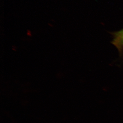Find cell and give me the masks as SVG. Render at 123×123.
I'll list each match as a JSON object with an SVG mask.
<instances>
[{"mask_svg": "<svg viewBox=\"0 0 123 123\" xmlns=\"http://www.w3.org/2000/svg\"><path fill=\"white\" fill-rule=\"evenodd\" d=\"M27 34L28 36H32L31 31H30V30H28L27 31Z\"/></svg>", "mask_w": 123, "mask_h": 123, "instance_id": "cell-2", "label": "cell"}, {"mask_svg": "<svg viewBox=\"0 0 123 123\" xmlns=\"http://www.w3.org/2000/svg\"><path fill=\"white\" fill-rule=\"evenodd\" d=\"M113 39L111 43L115 46L119 52L122 54L123 52V29L112 34Z\"/></svg>", "mask_w": 123, "mask_h": 123, "instance_id": "cell-1", "label": "cell"}]
</instances>
